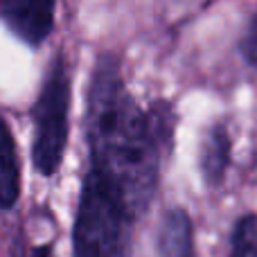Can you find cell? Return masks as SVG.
<instances>
[{
    "instance_id": "obj_4",
    "label": "cell",
    "mask_w": 257,
    "mask_h": 257,
    "mask_svg": "<svg viewBox=\"0 0 257 257\" xmlns=\"http://www.w3.org/2000/svg\"><path fill=\"white\" fill-rule=\"evenodd\" d=\"M0 21L27 45H41L54 27V0H0Z\"/></svg>"
},
{
    "instance_id": "obj_5",
    "label": "cell",
    "mask_w": 257,
    "mask_h": 257,
    "mask_svg": "<svg viewBox=\"0 0 257 257\" xmlns=\"http://www.w3.org/2000/svg\"><path fill=\"white\" fill-rule=\"evenodd\" d=\"M156 253L158 257H194V226L183 208H172L163 214Z\"/></svg>"
},
{
    "instance_id": "obj_1",
    "label": "cell",
    "mask_w": 257,
    "mask_h": 257,
    "mask_svg": "<svg viewBox=\"0 0 257 257\" xmlns=\"http://www.w3.org/2000/svg\"><path fill=\"white\" fill-rule=\"evenodd\" d=\"M176 111L158 99L140 108L128 93L115 57L95 63L86 102L90 169L133 210L142 214L158 190L160 165L174 147Z\"/></svg>"
},
{
    "instance_id": "obj_10",
    "label": "cell",
    "mask_w": 257,
    "mask_h": 257,
    "mask_svg": "<svg viewBox=\"0 0 257 257\" xmlns=\"http://www.w3.org/2000/svg\"><path fill=\"white\" fill-rule=\"evenodd\" d=\"M9 253H12V257H25V246H23L21 235H14L12 246H9Z\"/></svg>"
},
{
    "instance_id": "obj_11",
    "label": "cell",
    "mask_w": 257,
    "mask_h": 257,
    "mask_svg": "<svg viewBox=\"0 0 257 257\" xmlns=\"http://www.w3.org/2000/svg\"><path fill=\"white\" fill-rule=\"evenodd\" d=\"M32 257H54V250H52L50 244H43V246H39V248L32 250Z\"/></svg>"
},
{
    "instance_id": "obj_9",
    "label": "cell",
    "mask_w": 257,
    "mask_h": 257,
    "mask_svg": "<svg viewBox=\"0 0 257 257\" xmlns=\"http://www.w3.org/2000/svg\"><path fill=\"white\" fill-rule=\"evenodd\" d=\"M241 54L250 66H257V12L253 16V21L248 23L244 39H241Z\"/></svg>"
},
{
    "instance_id": "obj_7",
    "label": "cell",
    "mask_w": 257,
    "mask_h": 257,
    "mask_svg": "<svg viewBox=\"0 0 257 257\" xmlns=\"http://www.w3.org/2000/svg\"><path fill=\"white\" fill-rule=\"evenodd\" d=\"M21 196V169H18L16 142L7 122L0 120V210H12Z\"/></svg>"
},
{
    "instance_id": "obj_3",
    "label": "cell",
    "mask_w": 257,
    "mask_h": 257,
    "mask_svg": "<svg viewBox=\"0 0 257 257\" xmlns=\"http://www.w3.org/2000/svg\"><path fill=\"white\" fill-rule=\"evenodd\" d=\"M68 113H70V75L59 54L48 68L43 88L39 93L34 115L32 163L41 176H54L61 167L68 145Z\"/></svg>"
},
{
    "instance_id": "obj_2",
    "label": "cell",
    "mask_w": 257,
    "mask_h": 257,
    "mask_svg": "<svg viewBox=\"0 0 257 257\" xmlns=\"http://www.w3.org/2000/svg\"><path fill=\"white\" fill-rule=\"evenodd\" d=\"M136 214L88 167L72 228V257H131Z\"/></svg>"
},
{
    "instance_id": "obj_8",
    "label": "cell",
    "mask_w": 257,
    "mask_h": 257,
    "mask_svg": "<svg viewBox=\"0 0 257 257\" xmlns=\"http://www.w3.org/2000/svg\"><path fill=\"white\" fill-rule=\"evenodd\" d=\"M230 257H257V214L237 219L230 237Z\"/></svg>"
},
{
    "instance_id": "obj_6",
    "label": "cell",
    "mask_w": 257,
    "mask_h": 257,
    "mask_svg": "<svg viewBox=\"0 0 257 257\" xmlns=\"http://www.w3.org/2000/svg\"><path fill=\"white\" fill-rule=\"evenodd\" d=\"M230 154H232V142L228 126L223 122H214L203 136L201 158H199L203 181L210 187H219L223 183L228 165H230Z\"/></svg>"
}]
</instances>
